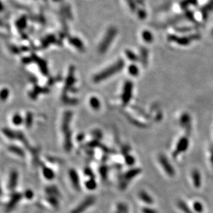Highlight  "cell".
Instances as JSON below:
<instances>
[{"instance_id":"obj_1","label":"cell","mask_w":213,"mask_h":213,"mask_svg":"<svg viewBox=\"0 0 213 213\" xmlns=\"http://www.w3.org/2000/svg\"><path fill=\"white\" fill-rule=\"evenodd\" d=\"M142 173V169L140 168H132L123 174L119 179V188L123 190L127 188L128 184L136 177Z\"/></svg>"},{"instance_id":"obj_2","label":"cell","mask_w":213,"mask_h":213,"mask_svg":"<svg viewBox=\"0 0 213 213\" xmlns=\"http://www.w3.org/2000/svg\"><path fill=\"white\" fill-rule=\"evenodd\" d=\"M96 201V198L95 196L90 195L86 197L79 205L76 206L73 210H71V213H83L86 211V210L91 207Z\"/></svg>"},{"instance_id":"obj_3","label":"cell","mask_w":213,"mask_h":213,"mask_svg":"<svg viewBox=\"0 0 213 213\" xmlns=\"http://www.w3.org/2000/svg\"><path fill=\"white\" fill-rule=\"evenodd\" d=\"M23 197V194H21L20 192H12V194L10 197V199L8 200V201L5 205L4 211L7 213L12 211V210L15 209V208L16 207L17 204L19 203V202L22 199Z\"/></svg>"},{"instance_id":"obj_4","label":"cell","mask_w":213,"mask_h":213,"mask_svg":"<svg viewBox=\"0 0 213 213\" xmlns=\"http://www.w3.org/2000/svg\"><path fill=\"white\" fill-rule=\"evenodd\" d=\"M159 162L160 163L161 166H162L163 169H164L165 173L168 175L169 177H173L175 175V170L174 169L173 166H172L171 164L169 162L168 158L163 154L159 155L158 156Z\"/></svg>"},{"instance_id":"obj_5","label":"cell","mask_w":213,"mask_h":213,"mask_svg":"<svg viewBox=\"0 0 213 213\" xmlns=\"http://www.w3.org/2000/svg\"><path fill=\"white\" fill-rule=\"evenodd\" d=\"M189 145V140L188 138H187L186 137H183L179 140V142L177 143V147L175 150V151L173 152V156L174 158H176L177 156L179 155V153H184L188 149Z\"/></svg>"},{"instance_id":"obj_6","label":"cell","mask_w":213,"mask_h":213,"mask_svg":"<svg viewBox=\"0 0 213 213\" xmlns=\"http://www.w3.org/2000/svg\"><path fill=\"white\" fill-rule=\"evenodd\" d=\"M68 176L70 181L71 182L73 187L76 190H81V184H80V179L78 175L77 172L73 168H71L68 171Z\"/></svg>"},{"instance_id":"obj_7","label":"cell","mask_w":213,"mask_h":213,"mask_svg":"<svg viewBox=\"0 0 213 213\" xmlns=\"http://www.w3.org/2000/svg\"><path fill=\"white\" fill-rule=\"evenodd\" d=\"M19 180V173L16 170L10 171L9 177H8V188L10 191H14L17 186Z\"/></svg>"},{"instance_id":"obj_8","label":"cell","mask_w":213,"mask_h":213,"mask_svg":"<svg viewBox=\"0 0 213 213\" xmlns=\"http://www.w3.org/2000/svg\"><path fill=\"white\" fill-rule=\"evenodd\" d=\"M73 146V140H72V133L70 130L64 132V143H63V147H64V151L69 153L72 151Z\"/></svg>"},{"instance_id":"obj_9","label":"cell","mask_w":213,"mask_h":213,"mask_svg":"<svg viewBox=\"0 0 213 213\" xmlns=\"http://www.w3.org/2000/svg\"><path fill=\"white\" fill-rule=\"evenodd\" d=\"M191 176H192L194 186L196 188H199L201 185V177L200 172L197 170V169H194V170L192 171Z\"/></svg>"},{"instance_id":"obj_10","label":"cell","mask_w":213,"mask_h":213,"mask_svg":"<svg viewBox=\"0 0 213 213\" xmlns=\"http://www.w3.org/2000/svg\"><path fill=\"white\" fill-rule=\"evenodd\" d=\"M8 151L10 152V153H13L14 155L19 156V157H24L25 156V152L22 148H21L20 147L18 146V145H9L7 147Z\"/></svg>"},{"instance_id":"obj_11","label":"cell","mask_w":213,"mask_h":213,"mask_svg":"<svg viewBox=\"0 0 213 213\" xmlns=\"http://www.w3.org/2000/svg\"><path fill=\"white\" fill-rule=\"evenodd\" d=\"M45 193L46 195H53V196L57 197L59 199L62 197V195H61V192L59 190L58 188L54 185L47 186L45 188Z\"/></svg>"},{"instance_id":"obj_12","label":"cell","mask_w":213,"mask_h":213,"mask_svg":"<svg viewBox=\"0 0 213 213\" xmlns=\"http://www.w3.org/2000/svg\"><path fill=\"white\" fill-rule=\"evenodd\" d=\"M138 196L140 200H142L145 203L148 204V205H151L153 203L154 200L153 197L144 190H140L138 193Z\"/></svg>"},{"instance_id":"obj_13","label":"cell","mask_w":213,"mask_h":213,"mask_svg":"<svg viewBox=\"0 0 213 213\" xmlns=\"http://www.w3.org/2000/svg\"><path fill=\"white\" fill-rule=\"evenodd\" d=\"M59 199V198H58L57 197L53 196V195H46V200L55 209H59L60 207Z\"/></svg>"},{"instance_id":"obj_14","label":"cell","mask_w":213,"mask_h":213,"mask_svg":"<svg viewBox=\"0 0 213 213\" xmlns=\"http://www.w3.org/2000/svg\"><path fill=\"white\" fill-rule=\"evenodd\" d=\"M42 174L43 177H45L48 180L53 179L55 177V174L54 171L51 168L45 166H42Z\"/></svg>"},{"instance_id":"obj_15","label":"cell","mask_w":213,"mask_h":213,"mask_svg":"<svg viewBox=\"0 0 213 213\" xmlns=\"http://www.w3.org/2000/svg\"><path fill=\"white\" fill-rule=\"evenodd\" d=\"M97 184L95 178H89L88 180L85 182V187L88 190H94L97 188Z\"/></svg>"},{"instance_id":"obj_16","label":"cell","mask_w":213,"mask_h":213,"mask_svg":"<svg viewBox=\"0 0 213 213\" xmlns=\"http://www.w3.org/2000/svg\"><path fill=\"white\" fill-rule=\"evenodd\" d=\"M3 134L10 140H14L17 139V133H15L12 130L8 129V128H4L2 130Z\"/></svg>"},{"instance_id":"obj_17","label":"cell","mask_w":213,"mask_h":213,"mask_svg":"<svg viewBox=\"0 0 213 213\" xmlns=\"http://www.w3.org/2000/svg\"><path fill=\"white\" fill-rule=\"evenodd\" d=\"M177 206L179 208V209L181 210V211H183L184 213H194L190 209V208L187 206V204L185 203L184 201H181V200L178 201Z\"/></svg>"},{"instance_id":"obj_18","label":"cell","mask_w":213,"mask_h":213,"mask_svg":"<svg viewBox=\"0 0 213 213\" xmlns=\"http://www.w3.org/2000/svg\"><path fill=\"white\" fill-rule=\"evenodd\" d=\"M108 171H109V168H108V166H106V165H103L100 167L99 169V173L101 175V178L103 179H106L108 177Z\"/></svg>"},{"instance_id":"obj_19","label":"cell","mask_w":213,"mask_h":213,"mask_svg":"<svg viewBox=\"0 0 213 213\" xmlns=\"http://www.w3.org/2000/svg\"><path fill=\"white\" fill-rule=\"evenodd\" d=\"M128 211V208L124 203H119L117 205V211L115 213H126Z\"/></svg>"},{"instance_id":"obj_20","label":"cell","mask_w":213,"mask_h":213,"mask_svg":"<svg viewBox=\"0 0 213 213\" xmlns=\"http://www.w3.org/2000/svg\"><path fill=\"white\" fill-rule=\"evenodd\" d=\"M124 162L128 166H134V164H135L136 161H135V158H134L133 156L130 155V154H128V155L124 156Z\"/></svg>"},{"instance_id":"obj_21","label":"cell","mask_w":213,"mask_h":213,"mask_svg":"<svg viewBox=\"0 0 213 213\" xmlns=\"http://www.w3.org/2000/svg\"><path fill=\"white\" fill-rule=\"evenodd\" d=\"M190 121V117H189V115L186 114V115H184L183 116L181 117V119H180V123H181L182 126L187 128L190 126H189Z\"/></svg>"},{"instance_id":"obj_22","label":"cell","mask_w":213,"mask_h":213,"mask_svg":"<svg viewBox=\"0 0 213 213\" xmlns=\"http://www.w3.org/2000/svg\"><path fill=\"white\" fill-rule=\"evenodd\" d=\"M23 196L26 199L31 200L34 197V192L30 189H26L23 193Z\"/></svg>"},{"instance_id":"obj_23","label":"cell","mask_w":213,"mask_h":213,"mask_svg":"<svg viewBox=\"0 0 213 213\" xmlns=\"http://www.w3.org/2000/svg\"><path fill=\"white\" fill-rule=\"evenodd\" d=\"M193 208L195 211L198 213H201L203 211V206L199 201H195L193 203Z\"/></svg>"},{"instance_id":"obj_24","label":"cell","mask_w":213,"mask_h":213,"mask_svg":"<svg viewBox=\"0 0 213 213\" xmlns=\"http://www.w3.org/2000/svg\"><path fill=\"white\" fill-rule=\"evenodd\" d=\"M84 175L87 176V177H89V178H95L94 173H93V171L91 170L89 167H86V168H84Z\"/></svg>"},{"instance_id":"obj_25","label":"cell","mask_w":213,"mask_h":213,"mask_svg":"<svg viewBox=\"0 0 213 213\" xmlns=\"http://www.w3.org/2000/svg\"><path fill=\"white\" fill-rule=\"evenodd\" d=\"M130 150H131V148H130L129 145H128V144L123 145L121 148V153H122L123 155L125 156V155H128V154H129V152L130 151Z\"/></svg>"},{"instance_id":"obj_26","label":"cell","mask_w":213,"mask_h":213,"mask_svg":"<svg viewBox=\"0 0 213 213\" xmlns=\"http://www.w3.org/2000/svg\"><path fill=\"white\" fill-rule=\"evenodd\" d=\"M12 121H13V123L15 125H20L21 123H22L23 119L21 117L19 116V115H15L12 119Z\"/></svg>"},{"instance_id":"obj_27","label":"cell","mask_w":213,"mask_h":213,"mask_svg":"<svg viewBox=\"0 0 213 213\" xmlns=\"http://www.w3.org/2000/svg\"><path fill=\"white\" fill-rule=\"evenodd\" d=\"M142 212L143 213H158L156 210L150 207H143L142 208Z\"/></svg>"},{"instance_id":"obj_28","label":"cell","mask_w":213,"mask_h":213,"mask_svg":"<svg viewBox=\"0 0 213 213\" xmlns=\"http://www.w3.org/2000/svg\"><path fill=\"white\" fill-rule=\"evenodd\" d=\"M93 135L95 138V140H96L99 141L100 140H101V138H102V133L100 131H99V130H97V131L93 132Z\"/></svg>"},{"instance_id":"obj_29","label":"cell","mask_w":213,"mask_h":213,"mask_svg":"<svg viewBox=\"0 0 213 213\" xmlns=\"http://www.w3.org/2000/svg\"><path fill=\"white\" fill-rule=\"evenodd\" d=\"M46 159L48 162H51V163H61L62 162V160H60L59 159L53 157V156H46Z\"/></svg>"},{"instance_id":"obj_30","label":"cell","mask_w":213,"mask_h":213,"mask_svg":"<svg viewBox=\"0 0 213 213\" xmlns=\"http://www.w3.org/2000/svg\"><path fill=\"white\" fill-rule=\"evenodd\" d=\"M84 140V134H79V135L77 137V140L79 142H83Z\"/></svg>"},{"instance_id":"obj_31","label":"cell","mask_w":213,"mask_h":213,"mask_svg":"<svg viewBox=\"0 0 213 213\" xmlns=\"http://www.w3.org/2000/svg\"><path fill=\"white\" fill-rule=\"evenodd\" d=\"M210 153H211V156H210V161H211V163L213 166V145L210 148Z\"/></svg>"},{"instance_id":"obj_32","label":"cell","mask_w":213,"mask_h":213,"mask_svg":"<svg viewBox=\"0 0 213 213\" xmlns=\"http://www.w3.org/2000/svg\"><path fill=\"white\" fill-rule=\"evenodd\" d=\"M126 213H128V212H126Z\"/></svg>"}]
</instances>
